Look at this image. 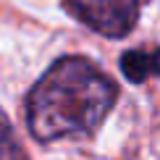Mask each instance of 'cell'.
Listing matches in <instances>:
<instances>
[{
    "instance_id": "1",
    "label": "cell",
    "mask_w": 160,
    "mask_h": 160,
    "mask_svg": "<svg viewBox=\"0 0 160 160\" xmlns=\"http://www.w3.org/2000/svg\"><path fill=\"white\" fill-rule=\"evenodd\" d=\"M118 89L92 61L61 58L39 76L26 97L29 131L39 142L92 137L116 105Z\"/></svg>"
},
{
    "instance_id": "2",
    "label": "cell",
    "mask_w": 160,
    "mask_h": 160,
    "mask_svg": "<svg viewBox=\"0 0 160 160\" xmlns=\"http://www.w3.org/2000/svg\"><path fill=\"white\" fill-rule=\"evenodd\" d=\"M82 24L105 37H123L139 18V0H63Z\"/></svg>"
},
{
    "instance_id": "3",
    "label": "cell",
    "mask_w": 160,
    "mask_h": 160,
    "mask_svg": "<svg viewBox=\"0 0 160 160\" xmlns=\"http://www.w3.org/2000/svg\"><path fill=\"white\" fill-rule=\"evenodd\" d=\"M121 71L129 82H144L150 76H160V48H137L121 55Z\"/></svg>"
},
{
    "instance_id": "4",
    "label": "cell",
    "mask_w": 160,
    "mask_h": 160,
    "mask_svg": "<svg viewBox=\"0 0 160 160\" xmlns=\"http://www.w3.org/2000/svg\"><path fill=\"white\" fill-rule=\"evenodd\" d=\"M0 160H21V147L3 113H0Z\"/></svg>"
}]
</instances>
